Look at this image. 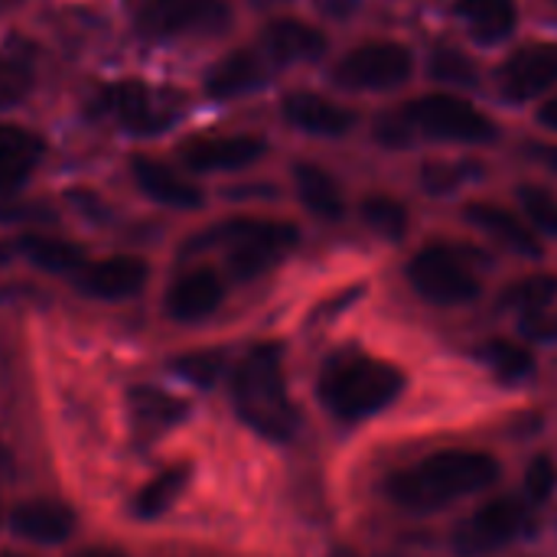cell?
<instances>
[{
	"label": "cell",
	"mask_w": 557,
	"mask_h": 557,
	"mask_svg": "<svg viewBox=\"0 0 557 557\" xmlns=\"http://www.w3.org/2000/svg\"><path fill=\"white\" fill-rule=\"evenodd\" d=\"M499 480V460L483 450H441L388 480V496L408 512H437Z\"/></svg>",
	"instance_id": "1"
},
{
	"label": "cell",
	"mask_w": 557,
	"mask_h": 557,
	"mask_svg": "<svg viewBox=\"0 0 557 557\" xmlns=\"http://www.w3.org/2000/svg\"><path fill=\"white\" fill-rule=\"evenodd\" d=\"M232 398L238 418L268 441H290L297 431V411L287 395L281 346H255L235 369Z\"/></svg>",
	"instance_id": "2"
},
{
	"label": "cell",
	"mask_w": 557,
	"mask_h": 557,
	"mask_svg": "<svg viewBox=\"0 0 557 557\" xmlns=\"http://www.w3.org/2000/svg\"><path fill=\"white\" fill-rule=\"evenodd\" d=\"M405 392V372L369 356L333 359L320 375V401L339 421H362L385 411Z\"/></svg>",
	"instance_id": "3"
},
{
	"label": "cell",
	"mask_w": 557,
	"mask_h": 557,
	"mask_svg": "<svg viewBox=\"0 0 557 557\" xmlns=\"http://www.w3.org/2000/svg\"><path fill=\"white\" fill-rule=\"evenodd\" d=\"M300 242V232L290 222L274 219H228L202 235H196L183 255H196L206 248H228V268L235 277L248 281L264 274L271 264H277L294 245Z\"/></svg>",
	"instance_id": "4"
},
{
	"label": "cell",
	"mask_w": 557,
	"mask_h": 557,
	"mask_svg": "<svg viewBox=\"0 0 557 557\" xmlns=\"http://www.w3.org/2000/svg\"><path fill=\"white\" fill-rule=\"evenodd\" d=\"M88 111L98 121H108L127 134L150 137L170 131L183 117V98L170 88L147 85L140 78L108 82L91 91Z\"/></svg>",
	"instance_id": "5"
},
{
	"label": "cell",
	"mask_w": 557,
	"mask_h": 557,
	"mask_svg": "<svg viewBox=\"0 0 557 557\" xmlns=\"http://www.w3.org/2000/svg\"><path fill=\"white\" fill-rule=\"evenodd\" d=\"M405 117L411 121L414 134H424L431 140L447 144H493L499 137V127L490 114L473 108L470 101L457 95H424L414 98L405 108Z\"/></svg>",
	"instance_id": "6"
},
{
	"label": "cell",
	"mask_w": 557,
	"mask_h": 557,
	"mask_svg": "<svg viewBox=\"0 0 557 557\" xmlns=\"http://www.w3.org/2000/svg\"><path fill=\"white\" fill-rule=\"evenodd\" d=\"M232 7L225 0H140L134 26L150 39L215 36L228 29Z\"/></svg>",
	"instance_id": "7"
},
{
	"label": "cell",
	"mask_w": 557,
	"mask_h": 557,
	"mask_svg": "<svg viewBox=\"0 0 557 557\" xmlns=\"http://www.w3.org/2000/svg\"><path fill=\"white\" fill-rule=\"evenodd\" d=\"M411 72L414 52L405 42L375 39L346 52L333 69V82L352 91H392L401 88L411 78Z\"/></svg>",
	"instance_id": "8"
},
{
	"label": "cell",
	"mask_w": 557,
	"mask_h": 557,
	"mask_svg": "<svg viewBox=\"0 0 557 557\" xmlns=\"http://www.w3.org/2000/svg\"><path fill=\"white\" fill-rule=\"evenodd\" d=\"M532 506L525 496H509V499H493L490 506L476 509L457 532L454 548L460 557H486L516 539L529 535L535 529L532 522Z\"/></svg>",
	"instance_id": "9"
},
{
	"label": "cell",
	"mask_w": 557,
	"mask_h": 557,
	"mask_svg": "<svg viewBox=\"0 0 557 557\" xmlns=\"http://www.w3.org/2000/svg\"><path fill=\"white\" fill-rule=\"evenodd\" d=\"M411 287L437 307H463L483 294L480 277L444 245H431L418 251L408 264Z\"/></svg>",
	"instance_id": "10"
},
{
	"label": "cell",
	"mask_w": 557,
	"mask_h": 557,
	"mask_svg": "<svg viewBox=\"0 0 557 557\" xmlns=\"http://www.w3.org/2000/svg\"><path fill=\"white\" fill-rule=\"evenodd\" d=\"M496 82L503 98L512 104L535 101L539 95L552 91L557 85V42L522 46L499 65Z\"/></svg>",
	"instance_id": "11"
},
{
	"label": "cell",
	"mask_w": 557,
	"mask_h": 557,
	"mask_svg": "<svg viewBox=\"0 0 557 557\" xmlns=\"http://www.w3.org/2000/svg\"><path fill=\"white\" fill-rule=\"evenodd\" d=\"M268 153V144L255 134H219L193 137L180 147V160L196 173H228L258 163Z\"/></svg>",
	"instance_id": "12"
},
{
	"label": "cell",
	"mask_w": 557,
	"mask_h": 557,
	"mask_svg": "<svg viewBox=\"0 0 557 557\" xmlns=\"http://www.w3.org/2000/svg\"><path fill=\"white\" fill-rule=\"evenodd\" d=\"M147 261L134 255H114L95 264H85L72 281L91 300H127L147 284Z\"/></svg>",
	"instance_id": "13"
},
{
	"label": "cell",
	"mask_w": 557,
	"mask_h": 557,
	"mask_svg": "<svg viewBox=\"0 0 557 557\" xmlns=\"http://www.w3.org/2000/svg\"><path fill=\"white\" fill-rule=\"evenodd\" d=\"M274 65L268 62V55L251 46V49H235L225 59H219L209 75H206V95L215 101H232L242 95H251L258 88L268 85Z\"/></svg>",
	"instance_id": "14"
},
{
	"label": "cell",
	"mask_w": 557,
	"mask_h": 557,
	"mask_svg": "<svg viewBox=\"0 0 557 557\" xmlns=\"http://www.w3.org/2000/svg\"><path fill=\"white\" fill-rule=\"evenodd\" d=\"M258 49L268 55V62L274 69L277 65H297V62H317L326 52V36L304 20L284 16V20H271L261 29Z\"/></svg>",
	"instance_id": "15"
},
{
	"label": "cell",
	"mask_w": 557,
	"mask_h": 557,
	"mask_svg": "<svg viewBox=\"0 0 557 557\" xmlns=\"http://www.w3.org/2000/svg\"><path fill=\"white\" fill-rule=\"evenodd\" d=\"M284 121L310 137H346L356 127V114L313 91H290L281 104Z\"/></svg>",
	"instance_id": "16"
},
{
	"label": "cell",
	"mask_w": 557,
	"mask_h": 557,
	"mask_svg": "<svg viewBox=\"0 0 557 557\" xmlns=\"http://www.w3.org/2000/svg\"><path fill=\"white\" fill-rule=\"evenodd\" d=\"M46 144L20 124H0V196L16 193L42 163Z\"/></svg>",
	"instance_id": "17"
},
{
	"label": "cell",
	"mask_w": 557,
	"mask_h": 557,
	"mask_svg": "<svg viewBox=\"0 0 557 557\" xmlns=\"http://www.w3.org/2000/svg\"><path fill=\"white\" fill-rule=\"evenodd\" d=\"M222 281L215 271L209 268H199V271H189L183 274L170 294H166V313L176 320V323H199L206 320L209 313L219 310L222 304Z\"/></svg>",
	"instance_id": "18"
},
{
	"label": "cell",
	"mask_w": 557,
	"mask_h": 557,
	"mask_svg": "<svg viewBox=\"0 0 557 557\" xmlns=\"http://www.w3.org/2000/svg\"><path fill=\"white\" fill-rule=\"evenodd\" d=\"M131 173H134V183L144 189V196H150L153 202H160L166 209H199L202 206V193L189 180H183L176 170H170L166 163H160L153 157H134Z\"/></svg>",
	"instance_id": "19"
},
{
	"label": "cell",
	"mask_w": 557,
	"mask_h": 557,
	"mask_svg": "<svg viewBox=\"0 0 557 557\" xmlns=\"http://www.w3.org/2000/svg\"><path fill=\"white\" fill-rule=\"evenodd\" d=\"M467 222L476 225L480 232H486L503 248L522 255V258H542L545 255L539 235L522 219H516L512 212H506V209H499L493 202H470L467 206Z\"/></svg>",
	"instance_id": "20"
},
{
	"label": "cell",
	"mask_w": 557,
	"mask_h": 557,
	"mask_svg": "<svg viewBox=\"0 0 557 557\" xmlns=\"http://www.w3.org/2000/svg\"><path fill=\"white\" fill-rule=\"evenodd\" d=\"M10 529L13 535L36 542V545H59L75 532V516L72 509L59 506V503H23L13 509L10 516Z\"/></svg>",
	"instance_id": "21"
},
{
	"label": "cell",
	"mask_w": 557,
	"mask_h": 557,
	"mask_svg": "<svg viewBox=\"0 0 557 557\" xmlns=\"http://www.w3.org/2000/svg\"><path fill=\"white\" fill-rule=\"evenodd\" d=\"M457 16L463 20L467 33L480 46L506 42L516 33V23H519L516 0H460Z\"/></svg>",
	"instance_id": "22"
},
{
	"label": "cell",
	"mask_w": 557,
	"mask_h": 557,
	"mask_svg": "<svg viewBox=\"0 0 557 557\" xmlns=\"http://www.w3.org/2000/svg\"><path fill=\"white\" fill-rule=\"evenodd\" d=\"M294 186H297L300 202H304L317 219L336 222V219H343V215H346L343 189H339V183H336L323 166H313V163H294Z\"/></svg>",
	"instance_id": "23"
},
{
	"label": "cell",
	"mask_w": 557,
	"mask_h": 557,
	"mask_svg": "<svg viewBox=\"0 0 557 557\" xmlns=\"http://www.w3.org/2000/svg\"><path fill=\"white\" fill-rule=\"evenodd\" d=\"M16 248L29 264L42 268L49 274H72L75 277L88 264L85 251L78 245L62 242V238H49V235H26L16 242Z\"/></svg>",
	"instance_id": "24"
},
{
	"label": "cell",
	"mask_w": 557,
	"mask_h": 557,
	"mask_svg": "<svg viewBox=\"0 0 557 557\" xmlns=\"http://www.w3.org/2000/svg\"><path fill=\"white\" fill-rule=\"evenodd\" d=\"M557 300V277L555 274H532V277H522L519 284H512L506 294H503V307L519 313L525 323L539 320L552 304Z\"/></svg>",
	"instance_id": "25"
},
{
	"label": "cell",
	"mask_w": 557,
	"mask_h": 557,
	"mask_svg": "<svg viewBox=\"0 0 557 557\" xmlns=\"http://www.w3.org/2000/svg\"><path fill=\"white\" fill-rule=\"evenodd\" d=\"M476 359L503 382L516 385V382H525L535 375V356L516 343H506V339H490L476 349Z\"/></svg>",
	"instance_id": "26"
},
{
	"label": "cell",
	"mask_w": 557,
	"mask_h": 557,
	"mask_svg": "<svg viewBox=\"0 0 557 557\" xmlns=\"http://www.w3.org/2000/svg\"><path fill=\"white\" fill-rule=\"evenodd\" d=\"M186 483H189V467H170V470L157 473V476L137 493L131 512H134L137 519H157V516H163V512L180 499V493L186 490Z\"/></svg>",
	"instance_id": "27"
},
{
	"label": "cell",
	"mask_w": 557,
	"mask_h": 557,
	"mask_svg": "<svg viewBox=\"0 0 557 557\" xmlns=\"http://www.w3.org/2000/svg\"><path fill=\"white\" fill-rule=\"evenodd\" d=\"M131 408H134V418L137 424H147V428H173L186 418V405L160 388H150V385H140V388H131L127 395Z\"/></svg>",
	"instance_id": "28"
},
{
	"label": "cell",
	"mask_w": 557,
	"mask_h": 557,
	"mask_svg": "<svg viewBox=\"0 0 557 557\" xmlns=\"http://www.w3.org/2000/svg\"><path fill=\"white\" fill-rule=\"evenodd\" d=\"M362 222L388 242H401L408 235V209H405V202H398L392 196H366Z\"/></svg>",
	"instance_id": "29"
},
{
	"label": "cell",
	"mask_w": 557,
	"mask_h": 557,
	"mask_svg": "<svg viewBox=\"0 0 557 557\" xmlns=\"http://www.w3.org/2000/svg\"><path fill=\"white\" fill-rule=\"evenodd\" d=\"M428 69H431V78L447 82V85H454V88H476V85H480V72H476V65L470 62V55H463L460 49H450V46L434 49Z\"/></svg>",
	"instance_id": "30"
},
{
	"label": "cell",
	"mask_w": 557,
	"mask_h": 557,
	"mask_svg": "<svg viewBox=\"0 0 557 557\" xmlns=\"http://www.w3.org/2000/svg\"><path fill=\"white\" fill-rule=\"evenodd\" d=\"M33 88V69L29 62L0 52V111L20 104Z\"/></svg>",
	"instance_id": "31"
},
{
	"label": "cell",
	"mask_w": 557,
	"mask_h": 557,
	"mask_svg": "<svg viewBox=\"0 0 557 557\" xmlns=\"http://www.w3.org/2000/svg\"><path fill=\"white\" fill-rule=\"evenodd\" d=\"M519 202L529 215V222L542 232V235H555L557 238V196L542 189V186H519Z\"/></svg>",
	"instance_id": "32"
},
{
	"label": "cell",
	"mask_w": 557,
	"mask_h": 557,
	"mask_svg": "<svg viewBox=\"0 0 557 557\" xmlns=\"http://www.w3.org/2000/svg\"><path fill=\"white\" fill-rule=\"evenodd\" d=\"M480 176H483V166H476V163H428L421 170V183L431 193H450Z\"/></svg>",
	"instance_id": "33"
},
{
	"label": "cell",
	"mask_w": 557,
	"mask_h": 557,
	"mask_svg": "<svg viewBox=\"0 0 557 557\" xmlns=\"http://www.w3.org/2000/svg\"><path fill=\"white\" fill-rule=\"evenodd\" d=\"M222 366H225L222 352H189V356H183V359L173 362V369H176L186 382H193V385H199V388L215 385L219 375H222Z\"/></svg>",
	"instance_id": "34"
},
{
	"label": "cell",
	"mask_w": 557,
	"mask_h": 557,
	"mask_svg": "<svg viewBox=\"0 0 557 557\" xmlns=\"http://www.w3.org/2000/svg\"><path fill=\"white\" fill-rule=\"evenodd\" d=\"M555 486H557L555 463H552L548 457L532 460V467L525 470V490H522V496H525L532 506H542V503L555 493Z\"/></svg>",
	"instance_id": "35"
},
{
	"label": "cell",
	"mask_w": 557,
	"mask_h": 557,
	"mask_svg": "<svg viewBox=\"0 0 557 557\" xmlns=\"http://www.w3.org/2000/svg\"><path fill=\"white\" fill-rule=\"evenodd\" d=\"M375 134H379V140H385V144H392V147H401V144L411 140L414 131H411V121L405 117V111H392V114L379 117Z\"/></svg>",
	"instance_id": "36"
},
{
	"label": "cell",
	"mask_w": 557,
	"mask_h": 557,
	"mask_svg": "<svg viewBox=\"0 0 557 557\" xmlns=\"http://www.w3.org/2000/svg\"><path fill=\"white\" fill-rule=\"evenodd\" d=\"M522 153H525L529 160H535V163L548 166V170H557V147H552V144H539V140H532V144H525V147H522Z\"/></svg>",
	"instance_id": "37"
},
{
	"label": "cell",
	"mask_w": 557,
	"mask_h": 557,
	"mask_svg": "<svg viewBox=\"0 0 557 557\" xmlns=\"http://www.w3.org/2000/svg\"><path fill=\"white\" fill-rule=\"evenodd\" d=\"M525 333L535 336V339H557V320H552V323L532 320V323H525Z\"/></svg>",
	"instance_id": "38"
},
{
	"label": "cell",
	"mask_w": 557,
	"mask_h": 557,
	"mask_svg": "<svg viewBox=\"0 0 557 557\" xmlns=\"http://www.w3.org/2000/svg\"><path fill=\"white\" fill-rule=\"evenodd\" d=\"M539 121H542L548 131H557V95L555 98H548V101L539 108Z\"/></svg>",
	"instance_id": "39"
},
{
	"label": "cell",
	"mask_w": 557,
	"mask_h": 557,
	"mask_svg": "<svg viewBox=\"0 0 557 557\" xmlns=\"http://www.w3.org/2000/svg\"><path fill=\"white\" fill-rule=\"evenodd\" d=\"M75 557H124L121 552H114V548H85V552H78Z\"/></svg>",
	"instance_id": "40"
},
{
	"label": "cell",
	"mask_w": 557,
	"mask_h": 557,
	"mask_svg": "<svg viewBox=\"0 0 557 557\" xmlns=\"http://www.w3.org/2000/svg\"><path fill=\"white\" fill-rule=\"evenodd\" d=\"M261 3H277V0H261Z\"/></svg>",
	"instance_id": "41"
},
{
	"label": "cell",
	"mask_w": 557,
	"mask_h": 557,
	"mask_svg": "<svg viewBox=\"0 0 557 557\" xmlns=\"http://www.w3.org/2000/svg\"><path fill=\"white\" fill-rule=\"evenodd\" d=\"M0 557H23V555H0Z\"/></svg>",
	"instance_id": "42"
}]
</instances>
